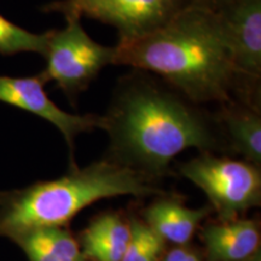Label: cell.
Returning <instances> with one entry per match:
<instances>
[{"instance_id": "obj_10", "label": "cell", "mask_w": 261, "mask_h": 261, "mask_svg": "<svg viewBox=\"0 0 261 261\" xmlns=\"http://www.w3.org/2000/svg\"><path fill=\"white\" fill-rule=\"evenodd\" d=\"M232 99L224 102L220 119L226 128L232 148L243 155L248 162L260 165L261 162V117L256 107Z\"/></svg>"}, {"instance_id": "obj_12", "label": "cell", "mask_w": 261, "mask_h": 261, "mask_svg": "<svg viewBox=\"0 0 261 261\" xmlns=\"http://www.w3.org/2000/svg\"><path fill=\"white\" fill-rule=\"evenodd\" d=\"M210 213L208 208L190 210L174 201H159L145 212L148 225L163 241L179 246L190 242L198 224Z\"/></svg>"}, {"instance_id": "obj_6", "label": "cell", "mask_w": 261, "mask_h": 261, "mask_svg": "<svg viewBox=\"0 0 261 261\" xmlns=\"http://www.w3.org/2000/svg\"><path fill=\"white\" fill-rule=\"evenodd\" d=\"M191 4L194 0H56L42 11L97 19L117 29L119 42H128L158 31Z\"/></svg>"}, {"instance_id": "obj_16", "label": "cell", "mask_w": 261, "mask_h": 261, "mask_svg": "<svg viewBox=\"0 0 261 261\" xmlns=\"http://www.w3.org/2000/svg\"><path fill=\"white\" fill-rule=\"evenodd\" d=\"M25 253L29 261H57L35 231L21 234L12 240Z\"/></svg>"}, {"instance_id": "obj_18", "label": "cell", "mask_w": 261, "mask_h": 261, "mask_svg": "<svg viewBox=\"0 0 261 261\" xmlns=\"http://www.w3.org/2000/svg\"><path fill=\"white\" fill-rule=\"evenodd\" d=\"M195 4L205 6V8L213 10V11H219L224 6L234 2V0H194Z\"/></svg>"}, {"instance_id": "obj_5", "label": "cell", "mask_w": 261, "mask_h": 261, "mask_svg": "<svg viewBox=\"0 0 261 261\" xmlns=\"http://www.w3.org/2000/svg\"><path fill=\"white\" fill-rule=\"evenodd\" d=\"M181 174L204 191L221 221L257 205L261 200V175L255 165L203 154L185 162Z\"/></svg>"}, {"instance_id": "obj_9", "label": "cell", "mask_w": 261, "mask_h": 261, "mask_svg": "<svg viewBox=\"0 0 261 261\" xmlns=\"http://www.w3.org/2000/svg\"><path fill=\"white\" fill-rule=\"evenodd\" d=\"M210 261H246L260 252V232L254 221L231 220L203 230Z\"/></svg>"}, {"instance_id": "obj_13", "label": "cell", "mask_w": 261, "mask_h": 261, "mask_svg": "<svg viewBox=\"0 0 261 261\" xmlns=\"http://www.w3.org/2000/svg\"><path fill=\"white\" fill-rule=\"evenodd\" d=\"M46 45L47 32L35 34L0 15V55L12 56L19 52H35L44 56Z\"/></svg>"}, {"instance_id": "obj_8", "label": "cell", "mask_w": 261, "mask_h": 261, "mask_svg": "<svg viewBox=\"0 0 261 261\" xmlns=\"http://www.w3.org/2000/svg\"><path fill=\"white\" fill-rule=\"evenodd\" d=\"M46 81L40 74L28 77L0 76V102L34 114L56 126L73 149L75 137L96 128L106 129V116L75 115L62 110L45 92Z\"/></svg>"}, {"instance_id": "obj_3", "label": "cell", "mask_w": 261, "mask_h": 261, "mask_svg": "<svg viewBox=\"0 0 261 261\" xmlns=\"http://www.w3.org/2000/svg\"><path fill=\"white\" fill-rule=\"evenodd\" d=\"M155 190L130 166L99 161L69 174L0 195V236L15 240L46 227H63L81 210L115 196H146Z\"/></svg>"}, {"instance_id": "obj_15", "label": "cell", "mask_w": 261, "mask_h": 261, "mask_svg": "<svg viewBox=\"0 0 261 261\" xmlns=\"http://www.w3.org/2000/svg\"><path fill=\"white\" fill-rule=\"evenodd\" d=\"M57 261H87L76 241L63 227H46L35 231Z\"/></svg>"}, {"instance_id": "obj_19", "label": "cell", "mask_w": 261, "mask_h": 261, "mask_svg": "<svg viewBox=\"0 0 261 261\" xmlns=\"http://www.w3.org/2000/svg\"><path fill=\"white\" fill-rule=\"evenodd\" d=\"M246 261H261V255H260V252H257L255 255H253L250 259H248Z\"/></svg>"}, {"instance_id": "obj_2", "label": "cell", "mask_w": 261, "mask_h": 261, "mask_svg": "<svg viewBox=\"0 0 261 261\" xmlns=\"http://www.w3.org/2000/svg\"><path fill=\"white\" fill-rule=\"evenodd\" d=\"M190 103L149 71L126 74L106 116L113 150L123 161L160 172L184 150L213 149V130Z\"/></svg>"}, {"instance_id": "obj_14", "label": "cell", "mask_w": 261, "mask_h": 261, "mask_svg": "<svg viewBox=\"0 0 261 261\" xmlns=\"http://www.w3.org/2000/svg\"><path fill=\"white\" fill-rule=\"evenodd\" d=\"M129 226L130 238L122 261H159L165 241L148 224L133 220Z\"/></svg>"}, {"instance_id": "obj_4", "label": "cell", "mask_w": 261, "mask_h": 261, "mask_svg": "<svg viewBox=\"0 0 261 261\" xmlns=\"http://www.w3.org/2000/svg\"><path fill=\"white\" fill-rule=\"evenodd\" d=\"M67 27L47 32L44 57L46 68L40 75L55 81L68 97L74 98L90 86L107 65L114 64L115 46L98 44L85 32L77 16H65Z\"/></svg>"}, {"instance_id": "obj_1", "label": "cell", "mask_w": 261, "mask_h": 261, "mask_svg": "<svg viewBox=\"0 0 261 261\" xmlns=\"http://www.w3.org/2000/svg\"><path fill=\"white\" fill-rule=\"evenodd\" d=\"M114 65L149 71L194 103L231 99L236 76L217 11L191 4L145 37L115 46Z\"/></svg>"}, {"instance_id": "obj_7", "label": "cell", "mask_w": 261, "mask_h": 261, "mask_svg": "<svg viewBox=\"0 0 261 261\" xmlns=\"http://www.w3.org/2000/svg\"><path fill=\"white\" fill-rule=\"evenodd\" d=\"M217 14L232 58L233 93L256 107L261 77V0H234Z\"/></svg>"}, {"instance_id": "obj_17", "label": "cell", "mask_w": 261, "mask_h": 261, "mask_svg": "<svg viewBox=\"0 0 261 261\" xmlns=\"http://www.w3.org/2000/svg\"><path fill=\"white\" fill-rule=\"evenodd\" d=\"M162 261H201V259L188 248L178 247L166 254Z\"/></svg>"}, {"instance_id": "obj_11", "label": "cell", "mask_w": 261, "mask_h": 261, "mask_svg": "<svg viewBox=\"0 0 261 261\" xmlns=\"http://www.w3.org/2000/svg\"><path fill=\"white\" fill-rule=\"evenodd\" d=\"M129 238V224L116 214H104L81 234V250L93 261H122Z\"/></svg>"}]
</instances>
